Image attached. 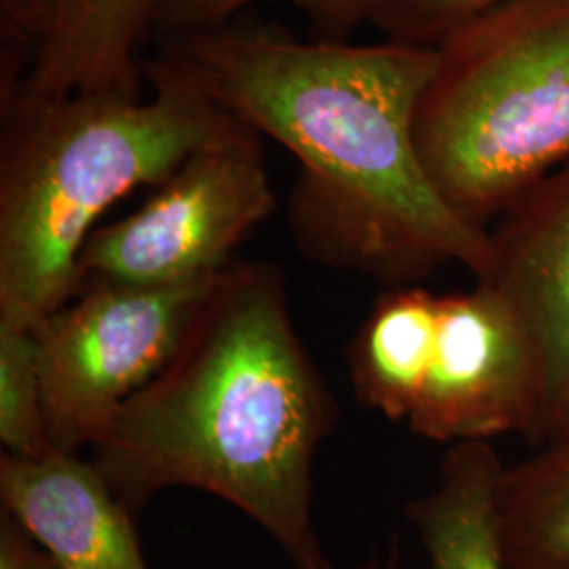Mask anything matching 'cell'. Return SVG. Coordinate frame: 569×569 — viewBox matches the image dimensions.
Returning <instances> with one entry per match:
<instances>
[{
    "instance_id": "cell-2",
    "label": "cell",
    "mask_w": 569,
    "mask_h": 569,
    "mask_svg": "<svg viewBox=\"0 0 569 569\" xmlns=\"http://www.w3.org/2000/svg\"><path fill=\"white\" fill-rule=\"evenodd\" d=\"M338 416L293 323L283 270L232 260L91 462L133 517L167 489H197L264 529L293 569H336L312 505L317 453Z\"/></svg>"
},
{
    "instance_id": "cell-9",
    "label": "cell",
    "mask_w": 569,
    "mask_h": 569,
    "mask_svg": "<svg viewBox=\"0 0 569 569\" xmlns=\"http://www.w3.org/2000/svg\"><path fill=\"white\" fill-rule=\"evenodd\" d=\"M0 502L18 517L58 569H150L136 517L93 462L77 453L0 456Z\"/></svg>"
},
{
    "instance_id": "cell-14",
    "label": "cell",
    "mask_w": 569,
    "mask_h": 569,
    "mask_svg": "<svg viewBox=\"0 0 569 569\" xmlns=\"http://www.w3.org/2000/svg\"><path fill=\"white\" fill-rule=\"evenodd\" d=\"M258 0H164L154 37L183 34L224 26ZM315 30V39L348 41L363 23H371L378 0H289Z\"/></svg>"
},
{
    "instance_id": "cell-11",
    "label": "cell",
    "mask_w": 569,
    "mask_h": 569,
    "mask_svg": "<svg viewBox=\"0 0 569 569\" xmlns=\"http://www.w3.org/2000/svg\"><path fill=\"white\" fill-rule=\"evenodd\" d=\"M505 462L489 441L451 446L437 486L407 505L428 569H507L496 529Z\"/></svg>"
},
{
    "instance_id": "cell-12",
    "label": "cell",
    "mask_w": 569,
    "mask_h": 569,
    "mask_svg": "<svg viewBox=\"0 0 569 569\" xmlns=\"http://www.w3.org/2000/svg\"><path fill=\"white\" fill-rule=\"evenodd\" d=\"M507 569H569V462L542 451L507 465L496 491Z\"/></svg>"
},
{
    "instance_id": "cell-15",
    "label": "cell",
    "mask_w": 569,
    "mask_h": 569,
    "mask_svg": "<svg viewBox=\"0 0 569 569\" xmlns=\"http://www.w3.org/2000/svg\"><path fill=\"white\" fill-rule=\"evenodd\" d=\"M519 0H378L371 26L385 41L437 49L453 32Z\"/></svg>"
},
{
    "instance_id": "cell-19",
    "label": "cell",
    "mask_w": 569,
    "mask_h": 569,
    "mask_svg": "<svg viewBox=\"0 0 569 569\" xmlns=\"http://www.w3.org/2000/svg\"><path fill=\"white\" fill-rule=\"evenodd\" d=\"M359 569H397V568H395V563H388V566H380V563H369V566H366V568H359Z\"/></svg>"
},
{
    "instance_id": "cell-5",
    "label": "cell",
    "mask_w": 569,
    "mask_h": 569,
    "mask_svg": "<svg viewBox=\"0 0 569 569\" xmlns=\"http://www.w3.org/2000/svg\"><path fill=\"white\" fill-rule=\"evenodd\" d=\"M361 406L432 443L521 432L542 441V373L528 333L488 284L388 287L346 350Z\"/></svg>"
},
{
    "instance_id": "cell-1",
    "label": "cell",
    "mask_w": 569,
    "mask_h": 569,
    "mask_svg": "<svg viewBox=\"0 0 569 569\" xmlns=\"http://www.w3.org/2000/svg\"><path fill=\"white\" fill-rule=\"evenodd\" d=\"M142 68L300 161L289 226L310 262L387 289L418 284L449 264L465 266L475 281L488 272L489 232L441 199L416 146L435 49L302 41L281 26L232 20L157 37Z\"/></svg>"
},
{
    "instance_id": "cell-8",
    "label": "cell",
    "mask_w": 569,
    "mask_h": 569,
    "mask_svg": "<svg viewBox=\"0 0 569 569\" xmlns=\"http://www.w3.org/2000/svg\"><path fill=\"white\" fill-rule=\"evenodd\" d=\"M488 284L515 312L542 373L549 441L569 407V161L533 183L488 230Z\"/></svg>"
},
{
    "instance_id": "cell-10",
    "label": "cell",
    "mask_w": 569,
    "mask_h": 569,
    "mask_svg": "<svg viewBox=\"0 0 569 569\" xmlns=\"http://www.w3.org/2000/svg\"><path fill=\"white\" fill-rule=\"evenodd\" d=\"M164 0H53L49 32L18 93L142 98V47Z\"/></svg>"
},
{
    "instance_id": "cell-16",
    "label": "cell",
    "mask_w": 569,
    "mask_h": 569,
    "mask_svg": "<svg viewBox=\"0 0 569 569\" xmlns=\"http://www.w3.org/2000/svg\"><path fill=\"white\" fill-rule=\"evenodd\" d=\"M53 0H0V103L18 96L39 56Z\"/></svg>"
},
{
    "instance_id": "cell-7",
    "label": "cell",
    "mask_w": 569,
    "mask_h": 569,
    "mask_svg": "<svg viewBox=\"0 0 569 569\" xmlns=\"http://www.w3.org/2000/svg\"><path fill=\"white\" fill-rule=\"evenodd\" d=\"M274 207L262 136L232 119L138 211L93 230L79 258L82 281L171 284L211 277Z\"/></svg>"
},
{
    "instance_id": "cell-13",
    "label": "cell",
    "mask_w": 569,
    "mask_h": 569,
    "mask_svg": "<svg viewBox=\"0 0 569 569\" xmlns=\"http://www.w3.org/2000/svg\"><path fill=\"white\" fill-rule=\"evenodd\" d=\"M0 443L21 458L56 449L44 413L34 329L0 326Z\"/></svg>"
},
{
    "instance_id": "cell-4",
    "label": "cell",
    "mask_w": 569,
    "mask_h": 569,
    "mask_svg": "<svg viewBox=\"0 0 569 569\" xmlns=\"http://www.w3.org/2000/svg\"><path fill=\"white\" fill-rule=\"evenodd\" d=\"M413 136L441 199L488 232L569 161V0H519L441 42Z\"/></svg>"
},
{
    "instance_id": "cell-6",
    "label": "cell",
    "mask_w": 569,
    "mask_h": 569,
    "mask_svg": "<svg viewBox=\"0 0 569 569\" xmlns=\"http://www.w3.org/2000/svg\"><path fill=\"white\" fill-rule=\"evenodd\" d=\"M216 274L171 284L87 279L72 302L34 327L53 448L79 453L102 439L167 366Z\"/></svg>"
},
{
    "instance_id": "cell-17",
    "label": "cell",
    "mask_w": 569,
    "mask_h": 569,
    "mask_svg": "<svg viewBox=\"0 0 569 569\" xmlns=\"http://www.w3.org/2000/svg\"><path fill=\"white\" fill-rule=\"evenodd\" d=\"M0 569H58L41 542L4 509L0 510Z\"/></svg>"
},
{
    "instance_id": "cell-3",
    "label": "cell",
    "mask_w": 569,
    "mask_h": 569,
    "mask_svg": "<svg viewBox=\"0 0 569 569\" xmlns=\"http://www.w3.org/2000/svg\"><path fill=\"white\" fill-rule=\"evenodd\" d=\"M150 98L18 93L0 103V326L34 329L82 289V247L103 213L159 188L230 114L143 74Z\"/></svg>"
},
{
    "instance_id": "cell-18",
    "label": "cell",
    "mask_w": 569,
    "mask_h": 569,
    "mask_svg": "<svg viewBox=\"0 0 569 569\" xmlns=\"http://www.w3.org/2000/svg\"><path fill=\"white\" fill-rule=\"evenodd\" d=\"M542 453H547L555 460H561V462H569V407L566 411V416L561 418L559 427L555 428V432L550 435L549 441L538 449Z\"/></svg>"
}]
</instances>
